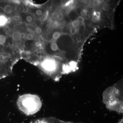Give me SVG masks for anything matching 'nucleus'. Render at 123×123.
Here are the masks:
<instances>
[{
    "label": "nucleus",
    "instance_id": "39448f33",
    "mask_svg": "<svg viewBox=\"0 0 123 123\" xmlns=\"http://www.w3.org/2000/svg\"><path fill=\"white\" fill-rule=\"evenodd\" d=\"M12 36L13 39L16 41L19 40L21 39V33L18 31L14 32Z\"/></svg>",
    "mask_w": 123,
    "mask_h": 123
},
{
    "label": "nucleus",
    "instance_id": "f8f14e48",
    "mask_svg": "<svg viewBox=\"0 0 123 123\" xmlns=\"http://www.w3.org/2000/svg\"><path fill=\"white\" fill-rule=\"evenodd\" d=\"M58 14L57 12H54L52 15V17L54 20H56L58 19Z\"/></svg>",
    "mask_w": 123,
    "mask_h": 123
},
{
    "label": "nucleus",
    "instance_id": "f03ea898",
    "mask_svg": "<svg viewBox=\"0 0 123 123\" xmlns=\"http://www.w3.org/2000/svg\"><path fill=\"white\" fill-rule=\"evenodd\" d=\"M23 7L21 0L0 1V15H11Z\"/></svg>",
    "mask_w": 123,
    "mask_h": 123
},
{
    "label": "nucleus",
    "instance_id": "f3484780",
    "mask_svg": "<svg viewBox=\"0 0 123 123\" xmlns=\"http://www.w3.org/2000/svg\"><path fill=\"white\" fill-rule=\"evenodd\" d=\"M78 20L80 22H83L84 21V17L81 16H79L78 18Z\"/></svg>",
    "mask_w": 123,
    "mask_h": 123
},
{
    "label": "nucleus",
    "instance_id": "6e6552de",
    "mask_svg": "<svg viewBox=\"0 0 123 123\" xmlns=\"http://www.w3.org/2000/svg\"><path fill=\"white\" fill-rule=\"evenodd\" d=\"M79 24V22L77 20H74L72 22V25L73 27H74V28H76V27H78Z\"/></svg>",
    "mask_w": 123,
    "mask_h": 123
},
{
    "label": "nucleus",
    "instance_id": "4468645a",
    "mask_svg": "<svg viewBox=\"0 0 123 123\" xmlns=\"http://www.w3.org/2000/svg\"><path fill=\"white\" fill-rule=\"evenodd\" d=\"M26 21L28 22H31L33 21V18L30 15H28L26 18Z\"/></svg>",
    "mask_w": 123,
    "mask_h": 123
},
{
    "label": "nucleus",
    "instance_id": "2eb2a0df",
    "mask_svg": "<svg viewBox=\"0 0 123 123\" xmlns=\"http://www.w3.org/2000/svg\"><path fill=\"white\" fill-rule=\"evenodd\" d=\"M35 30L37 34H40L42 32V30L41 27H38L36 28Z\"/></svg>",
    "mask_w": 123,
    "mask_h": 123
},
{
    "label": "nucleus",
    "instance_id": "6ab92c4d",
    "mask_svg": "<svg viewBox=\"0 0 123 123\" xmlns=\"http://www.w3.org/2000/svg\"><path fill=\"white\" fill-rule=\"evenodd\" d=\"M25 34L24 33H22L21 34V38H23L25 37Z\"/></svg>",
    "mask_w": 123,
    "mask_h": 123
},
{
    "label": "nucleus",
    "instance_id": "9b49d317",
    "mask_svg": "<svg viewBox=\"0 0 123 123\" xmlns=\"http://www.w3.org/2000/svg\"><path fill=\"white\" fill-rule=\"evenodd\" d=\"M26 39L28 40H32L34 39V36L33 34H29L26 36Z\"/></svg>",
    "mask_w": 123,
    "mask_h": 123
},
{
    "label": "nucleus",
    "instance_id": "ddd939ff",
    "mask_svg": "<svg viewBox=\"0 0 123 123\" xmlns=\"http://www.w3.org/2000/svg\"><path fill=\"white\" fill-rule=\"evenodd\" d=\"M76 32V30L75 28L74 27H71L70 28V33L72 35H74Z\"/></svg>",
    "mask_w": 123,
    "mask_h": 123
},
{
    "label": "nucleus",
    "instance_id": "a211bd4d",
    "mask_svg": "<svg viewBox=\"0 0 123 123\" xmlns=\"http://www.w3.org/2000/svg\"><path fill=\"white\" fill-rule=\"evenodd\" d=\"M76 40L77 41V42H79V43H80V42L81 41V39L80 37H78L76 38Z\"/></svg>",
    "mask_w": 123,
    "mask_h": 123
},
{
    "label": "nucleus",
    "instance_id": "aec40b11",
    "mask_svg": "<svg viewBox=\"0 0 123 123\" xmlns=\"http://www.w3.org/2000/svg\"><path fill=\"white\" fill-rule=\"evenodd\" d=\"M54 25L55 26H58V23L57 22H55L54 23Z\"/></svg>",
    "mask_w": 123,
    "mask_h": 123
},
{
    "label": "nucleus",
    "instance_id": "0eeeda50",
    "mask_svg": "<svg viewBox=\"0 0 123 123\" xmlns=\"http://www.w3.org/2000/svg\"><path fill=\"white\" fill-rule=\"evenodd\" d=\"M61 36V34L59 32H55L53 34V39H54L56 40L58 39Z\"/></svg>",
    "mask_w": 123,
    "mask_h": 123
},
{
    "label": "nucleus",
    "instance_id": "423d86ee",
    "mask_svg": "<svg viewBox=\"0 0 123 123\" xmlns=\"http://www.w3.org/2000/svg\"><path fill=\"white\" fill-rule=\"evenodd\" d=\"M4 15H0V26H3L6 22V19Z\"/></svg>",
    "mask_w": 123,
    "mask_h": 123
},
{
    "label": "nucleus",
    "instance_id": "20e7f679",
    "mask_svg": "<svg viewBox=\"0 0 123 123\" xmlns=\"http://www.w3.org/2000/svg\"><path fill=\"white\" fill-rule=\"evenodd\" d=\"M110 1H111V0L107 1L101 5L102 10L106 13L109 12V11L111 10L112 4L109 3Z\"/></svg>",
    "mask_w": 123,
    "mask_h": 123
},
{
    "label": "nucleus",
    "instance_id": "1a4fd4ad",
    "mask_svg": "<svg viewBox=\"0 0 123 123\" xmlns=\"http://www.w3.org/2000/svg\"><path fill=\"white\" fill-rule=\"evenodd\" d=\"M51 48L54 51H56L58 49V46L55 43H52L51 44Z\"/></svg>",
    "mask_w": 123,
    "mask_h": 123
},
{
    "label": "nucleus",
    "instance_id": "7ed1b4c3",
    "mask_svg": "<svg viewBox=\"0 0 123 123\" xmlns=\"http://www.w3.org/2000/svg\"><path fill=\"white\" fill-rule=\"evenodd\" d=\"M3 54L0 52V79L9 77L12 74L10 68L7 65L6 57Z\"/></svg>",
    "mask_w": 123,
    "mask_h": 123
},
{
    "label": "nucleus",
    "instance_id": "f257e3e1",
    "mask_svg": "<svg viewBox=\"0 0 123 123\" xmlns=\"http://www.w3.org/2000/svg\"><path fill=\"white\" fill-rule=\"evenodd\" d=\"M17 104L20 109L27 113L34 112L39 109L42 103L37 95L32 94H25L19 97Z\"/></svg>",
    "mask_w": 123,
    "mask_h": 123
},
{
    "label": "nucleus",
    "instance_id": "dca6fc26",
    "mask_svg": "<svg viewBox=\"0 0 123 123\" xmlns=\"http://www.w3.org/2000/svg\"><path fill=\"white\" fill-rule=\"evenodd\" d=\"M64 18V15L62 14H60L58 15V19L59 20H62Z\"/></svg>",
    "mask_w": 123,
    "mask_h": 123
},
{
    "label": "nucleus",
    "instance_id": "9d476101",
    "mask_svg": "<svg viewBox=\"0 0 123 123\" xmlns=\"http://www.w3.org/2000/svg\"><path fill=\"white\" fill-rule=\"evenodd\" d=\"M80 14L82 17H86L87 15V11L86 9H83L81 11Z\"/></svg>",
    "mask_w": 123,
    "mask_h": 123
},
{
    "label": "nucleus",
    "instance_id": "412c9836",
    "mask_svg": "<svg viewBox=\"0 0 123 123\" xmlns=\"http://www.w3.org/2000/svg\"><path fill=\"white\" fill-rule=\"evenodd\" d=\"M11 0H0V1H8Z\"/></svg>",
    "mask_w": 123,
    "mask_h": 123
}]
</instances>
